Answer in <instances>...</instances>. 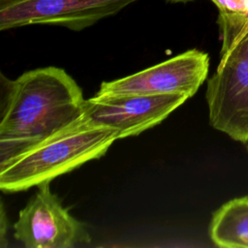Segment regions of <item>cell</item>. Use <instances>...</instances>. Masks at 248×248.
I'll use <instances>...</instances> for the list:
<instances>
[{"instance_id": "cell-11", "label": "cell", "mask_w": 248, "mask_h": 248, "mask_svg": "<svg viewBox=\"0 0 248 248\" xmlns=\"http://www.w3.org/2000/svg\"><path fill=\"white\" fill-rule=\"evenodd\" d=\"M247 34H248V20H247V21H246V23L243 25V27H242V29H241V31H240V33H239L238 37L236 38L235 42L233 43V45H234V44H236L237 42H239V41H240L244 36H246ZM233 45H232V46H233ZM232 46H231V47H232ZM231 47H230V48H231Z\"/></svg>"}, {"instance_id": "cell-4", "label": "cell", "mask_w": 248, "mask_h": 248, "mask_svg": "<svg viewBox=\"0 0 248 248\" xmlns=\"http://www.w3.org/2000/svg\"><path fill=\"white\" fill-rule=\"evenodd\" d=\"M209 56L199 49H189L136 74L104 81L96 95H161L194 96L207 78Z\"/></svg>"}, {"instance_id": "cell-10", "label": "cell", "mask_w": 248, "mask_h": 248, "mask_svg": "<svg viewBox=\"0 0 248 248\" xmlns=\"http://www.w3.org/2000/svg\"><path fill=\"white\" fill-rule=\"evenodd\" d=\"M0 246L5 247L6 242V233L8 230V220L6 218V213L3 203H1V215H0Z\"/></svg>"}, {"instance_id": "cell-12", "label": "cell", "mask_w": 248, "mask_h": 248, "mask_svg": "<svg viewBox=\"0 0 248 248\" xmlns=\"http://www.w3.org/2000/svg\"><path fill=\"white\" fill-rule=\"evenodd\" d=\"M170 2H187V1H191V0H168Z\"/></svg>"}, {"instance_id": "cell-3", "label": "cell", "mask_w": 248, "mask_h": 248, "mask_svg": "<svg viewBox=\"0 0 248 248\" xmlns=\"http://www.w3.org/2000/svg\"><path fill=\"white\" fill-rule=\"evenodd\" d=\"M205 98L210 125L235 141L248 142V34L220 54Z\"/></svg>"}, {"instance_id": "cell-9", "label": "cell", "mask_w": 248, "mask_h": 248, "mask_svg": "<svg viewBox=\"0 0 248 248\" xmlns=\"http://www.w3.org/2000/svg\"><path fill=\"white\" fill-rule=\"evenodd\" d=\"M219 10L218 24L222 40L220 54L235 42L248 20V0H211Z\"/></svg>"}, {"instance_id": "cell-1", "label": "cell", "mask_w": 248, "mask_h": 248, "mask_svg": "<svg viewBox=\"0 0 248 248\" xmlns=\"http://www.w3.org/2000/svg\"><path fill=\"white\" fill-rule=\"evenodd\" d=\"M0 163L55 135L85 114V99L65 70L45 67L16 79L1 75Z\"/></svg>"}, {"instance_id": "cell-8", "label": "cell", "mask_w": 248, "mask_h": 248, "mask_svg": "<svg viewBox=\"0 0 248 248\" xmlns=\"http://www.w3.org/2000/svg\"><path fill=\"white\" fill-rule=\"evenodd\" d=\"M211 241L224 248H248V195L221 205L209 225Z\"/></svg>"}, {"instance_id": "cell-5", "label": "cell", "mask_w": 248, "mask_h": 248, "mask_svg": "<svg viewBox=\"0 0 248 248\" xmlns=\"http://www.w3.org/2000/svg\"><path fill=\"white\" fill-rule=\"evenodd\" d=\"M14 236L27 248H71L89 243L85 226L73 217L51 193L49 183L38 191L19 211Z\"/></svg>"}, {"instance_id": "cell-13", "label": "cell", "mask_w": 248, "mask_h": 248, "mask_svg": "<svg viewBox=\"0 0 248 248\" xmlns=\"http://www.w3.org/2000/svg\"><path fill=\"white\" fill-rule=\"evenodd\" d=\"M247 151H248V145H247Z\"/></svg>"}, {"instance_id": "cell-2", "label": "cell", "mask_w": 248, "mask_h": 248, "mask_svg": "<svg viewBox=\"0 0 248 248\" xmlns=\"http://www.w3.org/2000/svg\"><path fill=\"white\" fill-rule=\"evenodd\" d=\"M114 129L84 114L77 122L0 163V188L7 193L49 183L84 163L102 157L114 140Z\"/></svg>"}, {"instance_id": "cell-7", "label": "cell", "mask_w": 248, "mask_h": 248, "mask_svg": "<svg viewBox=\"0 0 248 248\" xmlns=\"http://www.w3.org/2000/svg\"><path fill=\"white\" fill-rule=\"evenodd\" d=\"M189 98L184 94L95 95L85 100V115L114 129L119 140L156 126Z\"/></svg>"}, {"instance_id": "cell-6", "label": "cell", "mask_w": 248, "mask_h": 248, "mask_svg": "<svg viewBox=\"0 0 248 248\" xmlns=\"http://www.w3.org/2000/svg\"><path fill=\"white\" fill-rule=\"evenodd\" d=\"M138 0H0V30L54 24L79 31Z\"/></svg>"}]
</instances>
